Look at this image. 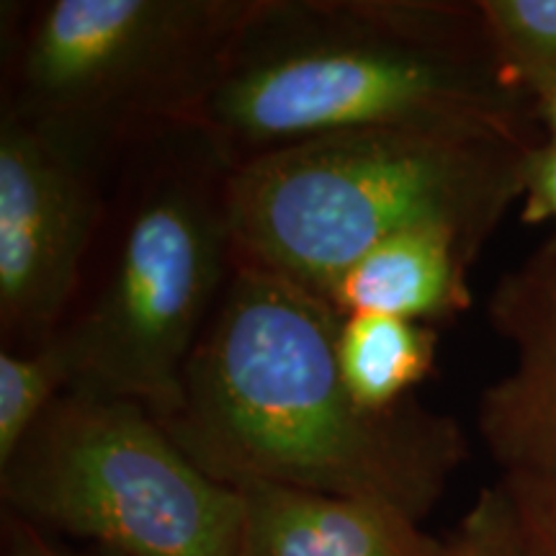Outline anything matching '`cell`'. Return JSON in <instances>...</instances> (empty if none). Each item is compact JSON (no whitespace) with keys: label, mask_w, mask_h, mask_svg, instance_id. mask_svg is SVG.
Masks as SVG:
<instances>
[{"label":"cell","mask_w":556,"mask_h":556,"mask_svg":"<svg viewBox=\"0 0 556 556\" xmlns=\"http://www.w3.org/2000/svg\"><path fill=\"white\" fill-rule=\"evenodd\" d=\"M343 315L325 296L238 261L157 420L217 482L278 484L384 503L422 523L467 464L451 415L407 400L361 407L338 364Z\"/></svg>","instance_id":"6da1fadb"},{"label":"cell","mask_w":556,"mask_h":556,"mask_svg":"<svg viewBox=\"0 0 556 556\" xmlns=\"http://www.w3.org/2000/svg\"><path fill=\"white\" fill-rule=\"evenodd\" d=\"M191 124L235 168L371 127L544 137L479 0H258Z\"/></svg>","instance_id":"7a4b0ae2"},{"label":"cell","mask_w":556,"mask_h":556,"mask_svg":"<svg viewBox=\"0 0 556 556\" xmlns=\"http://www.w3.org/2000/svg\"><path fill=\"white\" fill-rule=\"evenodd\" d=\"M235 163L197 124L119 152L99 235L58 338L73 384L176 413L184 371L238 266Z\"/></svg>","instance_id":"3957f363"},{"label":"cell","mask_w":556,"mask_h":556,"mask_svg":"<svg viewBox=\"0 0 556 556\" xmlns=\"http://www.w3.org/2000/svg\"><path fill=\"white\" fill-rule=\"evenodd\" d=\"M544 137L490 127H371L307 139L232 173L238 261L323 296L381 240L443 227L475 258L523 193Z\"/></svg>","instance_id":"277c9868"},{"label":"cell","mask_w":556,"mask_h":556,"mask_svg":"<svg viewBox=\"0 0 556 556\" xmlns=\"http://www.w3.org/2000/svg\"><path fill=\"white\" fill-rule=\"evenodd\" d=\"M258 0H47L5 29L3 101L109 155L191 122Z\"/></svg>","instance_id":"5b68a950"},{"label":"cell","mask_w":556,"mask_h":556,"mask_svg":"<svg viewBox=\"0 0 556 556\" xmlns=\"http://www.w3.org/2000/svg\"><path fill=\"white\" fill-rule=\"evenodd\" d=\"M0 510L109 556H242L240 490L199 469L139 402L67 387L9 462Z\"/></svg>","instance_id":"8992f818"},{"label":"cell","mask_w":556,"mask_h":556,"mask_svg":"<svg viewBox=\"0 0 556 556\" xmlns=\"http://www.w3.org/2000/svg\"><path fill=\"white\" fill-rule=\"evenodd\" d=\"M116 157L0 109L3 351H37L60 332L99 235Z\"/></svg>","instance_id":"52a82bcc"},{"label":"cell","mask_w":556,"mask_h":556,"mask_svg":"<svg viewBox=\"0 0 556 556\" xmlns=\"http://www.w3.org/2000/svg\"><path fill=\"white\" fill-rule=\"evenodd\" d=\"M486 317L513 366L479 397V438L513 503L556 523V238L500 276Z\"/></svg>","instance_id":"ba28073f"},{"label":"cell","mask_w":556,"mask_h":556,"mask_svg":"<svg viewBox=\"0 0 556 556\" xmlns=\"http://www.w3.org/2000/svg\"><path fill=\"white\" fill-rule=\"evenodd\" d=\"M242 556H456L405 513L384 503L278 484L240 486Z\"/></svg>","instance_id":"9c48e42d"},{"label":"cell","mask_w":556,"mask_h":556,"mask_svg":"<svg viewBox=\"0 0 556 556\" xmlns=\"http://www.w3.org/2000/svg\"><path fill=\"white\" fill-rule=\"evenodd\" d=\"M475 261L448 229H407L361 255L323 296L343 317L387 315L422 325L443 323L471 307L469 266Z\"/></svg>","instance_id":"30bf717a"},{"label":"cell","mask_w":556,"mask_h":556,"mask_svg":"<svg viewBox=\"0 0 556 556\" xmlns=\"http://www.w3.org/2000/svg\"><path fill=\"white\" fill-rule=\"evenodd\" d=\"M438 332L433 325L387 315L343 317L338 364L348 392L374 413L400 407L435 368Z\"/></svg>","instance_id":"8fae6325"},{"label":"cell","mask_w":556,"mask_h":556,"mask_svg":"<svg viewBox=\"0 0 556 556\" xmlns=\"http://www.w3.org/2000/svg\"><path fill=\"white\" fill-rule=\"evenodd\" d=\"M70 384L73 366L58 336L29 353L0 351V464L16 454Z\"/></svg>","instance_id":"7c38bea8"},{"label":"cell","mask_w":556,"mask_h":556,"mask_svg":"<svg viewBox=\"0 0 556 556\" xmlns=\"http://www.w3.org/2000/svg\"><path fill=\"white\" fill-rule=\"evenodd\" d=\"M479 9L520 86L556 70V0H479Z\"/></svg>","instance_id":"4fadbf2b"},{"label":"cell","mask_w":556,"mask_h":556,"mask_svg":"<svg viewBox=\"0 0 556 556\" xmlns=\"http://www.w3.org/2000/svg\"><path fill=\"white\" fill-rule=\"evenodd\" d=\"M451 544L456 556H536L516 503L500 484L479 490Z\"/></svg>","instance_id":"5bb4252c"},{"label":"cell","mask_w":556,"mask_h":556,"mask_svg":"<svg viewBox=\"0 0 556 556\" xmlns=\"http://www.w3.org/2000/svg\"><path fill=\"white\" fill-rule=\"evenodd\" d=\"M523 219L531 225L554 222L556 225V142L541 139L531 144L523 160Z\"/></svg>","instance_id":"9a60e30c"},{"label":"cell","mask_w":556,"mask_h":556,"mask_svg":"<svg viewBox=\"0 0 556 556\" xmlns=\"http://www.w3.org/2000/svg\"><path fill=\"white\" fill-rule=\"evenodd\" d=\"M0 556H86L70 552L50 533L0 510ZM109 556V554H106Z\"/></svg>","instance_id":"2e32d148"},{"label":"cell","mask_w":556,"mask_h":556,"mask_svg":"<svg viewBox=\"0 0 556 556\" xmlns=\"http://www.w3.org/2000/svg\"><path fill=\"white\" fill-rule=\"evenodd\" d=\"M526 90L533 99V111H536L541 131H544L546 139L556 142V70L526 80Z\"/></svg>","instance_id":"e0dca14e"},{"label":"cell","mask_w":556,"mask_h":556,"mask_svg":"<svg viewBox=\"0 0 556 556\" xmlns=\"http://www.w3.org/2000/svg\"><path fill=\"white\" fill-rule=\"evenodd\" d=\"M518 513L528 528V536L533 541L536 556H556V523H548V520H541L536 516H528V513L520 510V507Z\"/></svg>","instance_id":"ac0fdd59"}]
</instances>
